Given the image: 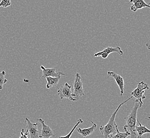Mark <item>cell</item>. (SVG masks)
Here are the masks:
<instances>
[{"mask_svg":"<svg viewBox=\"0 0 150 138\" xmlns=\"http://www.w3.org/2000/svg\"><path fill=\"white\" fill-rule=\"evenodd\" d=\"M143 104L142 99H136L134 106L130 114L124 118L126 124L124 127V130L125 131L130 133V138H137L135 127L137 120V111L143 105Z\"/></svg>","mask_w":150,"mask_h":138,"instance_id":"6da1fadb","label":"cell"},{"mask_svg":"<svg viewBox=\"0 0 150 138\" xmlns=\"http://www.w3.org/2000/svg\"><path fill=\"white\" fill-rule=\"evenodd\" d=\"M132 98H133V97L131 96L129 98H128L126 101H125L122 103L120 104L118 107L116 108L115 111H114V112L112 114L111 116L110 119L108 122V123L105 125H102L100 127L99 130H100L103 138H109V135L115 133L116 132V126L117 125V124H116L115 122L116 115H117L119 109L120 108V107Z\"/></svg>","mask_w":150,"mask_h":138,"instance_id":"7a4b0ae2","label":"cell"},{"mask_svg":"<svg viewBox=\"0 0 150 138\" xmlns=\"http://www.w3.org/2000/svg\"><path fill=\"white\" fill-rule=\"evenodd\" d=\"M58 95L61 99L66 98L70 101H76L78 100L72 93L71 87L68 83H65L63 86L61 87L58 90Z\"/></svg>","mask_w":150,"mask_h":138,"instance_id":"3957f363","label":"cell"},{"mask_svg":"<svg viewBox=\"0 0 150 138\" xmlns=\"http://www.w3.org/2000/svg\"><path fill=\"white\" fill-rule=\"evenodd\" d=\"M149 89L148 84L145 83L144 81H141L137 85V87L131 92V95L136 99H144L146 98L144 94L145 90Z\"/></svg>","mask_w":150,"mask_h":138,"instance_id":"277c9868","label":"cell"},{"mask_svg":"<svg viewBox=\"0 0 150 138\" xmlns=\"http://www.w3.org/2000/svg\"><path fill=\"white\" fill-rule=\"evenodd\" d=\"M72 93L78 99L79 96H83L84 95L82 79L81 75L78 73H77L75 75V80L74 82V91Z\"/></svg>","mask_w":150,"mask_h":138,"instance_id":"5b68a950","label":"cell"},{"mask_svg":"<svg viewBox=\"0 0 150 138\" xmlns=\"http://www.w3.org/2000/svg\"><path fill=\"white\" fill-rule=\"evenodd\" d=\"M112 53H117L120 55H122L124 54V52L119 46H117L115 47H107V48H105L103 50L94 54V57L101 56L102 58L106 59L109 56V54Z\"/></svg>","mask_w":150,"mask_h":138,"instance_id":"8992f818","label":"cell"},{"mask_svg":"<svg viewBox=\"0 0 150 138\" xmlns=\"http://www.w3.org/2000/svg\"><path fill=\"white\" fill-rule=\"evenodd\" d=\"M27 130L28 131L30 138H40V133L38 130V123H32L28 118H25Z\"/></svg>","mask_w":150,"mask_h":138,"instance_id":"52a82bcc","label":"cell"},{"mask_svg":"<svg viewBox=\"0 0 150 138\" xmlns=\"http://www.w3.org/2000/svg\"><path fill=\"white\" fill-rule=\"evenodd\" d=\"M42 124V129L40 133V138H50L51 137H55L53 130L51 128L45 123V121L42 118H38L37 120Z\"/></svg>","mask_w":150,"mask_h":138,"instance_id":"ba28073f","label":"cell"},{"mask_svg":"<svg viewBox=\"0 0 150 138\" xmlns=\"http://www.w3.org/2000/svg\"><path fill=\"white\" fill-rule=\"evenodd\" d=\"M108 77H111L114 79L116 84L118 86L120 91V96H122L124 92V80L120 75L117 74L116 73L112 71H108L107 72Z\"/></svg>","mask_w":150,"mask_h":138,"instance_id":"9c48e42d","label":"cell"},{"mask_svg":"<svg viewBox=\"0 0 150 138\" xmlns=\"http://www.w3.org/2000/svg\"><path fill=\"white\" fill-rule=\"evenodd\" d=\"M40 69L42 70L43 75L42 77L46 78V77H59L61 75H65L64 72H56L55 68H46L43 65L40 66Z\"/></svg>","mask_w":150,"mask_h":138,"instance_id":"30bf717a","label":"cell"},{"mask_svg":"<svg viewBox=\"0 0 150 138\" xmlns=\"http://www.w3.org/2000/svg\"><path fill=\"white\" fill-rule=\"evenodd\" d=\"M129 3L132 4L130 10L133 12H136L137 10L143 8H150V4H147L144 0H129Z\"/></svg>","mask_w":150,"mask_h":138,"instance_id":"8fae6325","label":"cell"},{"mask_svg":"<svg viewBox=\"0 0 150 138\" xmlns=\"http://www.w3.org/2000/svg\"><path fill=\"white\" fill-rule=\"evenodd\" d=\"M91 122L92 124V125L90 127L88 128H85V129H81V128H78L77 129V132L80 134L81 135H82L84 138H86L87 137L91 135L94 132V130L96 129V127H97V125L93 122L92 121H91Z\"/></svg>","mask_w":150,"mask_h":138,"instance_id":"7c38bea8","label":"cell"},{"mask_svg":"<svg viewBox=\"0 0 150 138\" xmlns=\"http://www.w3.org/2000/svg\"><path fill=\"white\" fill-rule=\"evenodd\" d=\"M137 122L139 124V126H137L136 125L135 127V131L136 133L137 134V138H141L142 137V135L145 133H148V134L150 133V130L147 129V127L144 125H142L138 120H137Z\"/></svg>","mask_w":150,"mask_h":138,"instance_id":"4fadbf2b","label":"cell"},{"mask_svg":"<svg viewBox=\"0 0 150 138\" xmlns=\"http://www.w3.org/2000/svg\"><path fill=\"white\" fill-rule=\"evenodd\" d=\"M61 77H46V79L47 81L46 84V88L49 89L52 87H54L58 85V83L60 80Z\"/></svg>","mask_w":150,"mask_h":138,"instance_id":"5bb4252c","label":"cell"},{"mask_svg":"<svg viewBox=\"0 0 150 138\" xmlns=\"http://www.w3.org/2000/svg\"><path fill=\"white\" fill-rule=\"evenodd\" d=\"M130 134L128 132H120L118 129V125L116 126V132L115 133L109 135V138H127L130 136Z\"/></svg>","mask_w":150,"mask_h":138,"instance_id":"9a60e30c","label":"cell"},{"mask_svg":"<svg viewBox=\"0 0 150 138\" xmlns=\"http://www.w3.org/2000/svg\"><path fill=\"white\" fill-rule=\"evenodd\" d=\"M83 123V120L81 118H79L78 121L76 122V123H75V125L73 127L72 129L70 131L69 133L68 134H67L66 135H64V136H60L59 138H70L72 133L74 132L75 129L77 127H78L79 124Z\"/></svg>","mask_w":150,"mask_h":138,"instance_id":"2e32d148","label":"cell"},{"mask_svg":"<svg viewBox=\"0 0 150 138\" xmlns=\"http://www.w3.org/2000/svg\"><path fill=\"white\" fill-rule=\"evenodd\" d=\"M6 72L5 71H2V72H0V90L3 89L4 84L8 82V80L6 79Z\"/></svg>","mask_w":150,"mask_h":138,"instance_id":"e0dca14e","label":"cell"},{"mask_svg":"<svg viewBox=\"0 0 150 138\" xmlns=\"http://www.w3.org/2000/svg\"><path fill=\"white\" fill-rule=\"evenodd\" d=\"M11 0H2L0 2V7L6 8L11 6Z\"/></svg>","mask_w":150,"mask_h":138,"instance_id":"ac0fdd59","label":"cell"},{"mask_svg":"<svg viewBox=\"0 0 150 138\" xmlns=\"http://www.w3.org/2000/svg\"><path fill=\"white\" fill-rule=\"evenodd\" d=\"M29 134L28 131L27 130L26 132H24V129H23L20 132V135L19 138H29L28 137V135Z\"/></svg>","mask_w":150,"mask_h":138,"instance_id":"d6986e66","label":"cell"},{"mask_svg":"<svg viewBox=\"0 0 150 138\" xmlns=\"http://www.w3.org/2000/svg\"><path fill=\"white\" fill-rule=\"evenodd\" d=\"M142 138V137H141V138ZM149 138V137H147V138Z\"/></svg>","mask_w":150,"mask_h":138,"instance_id":"ffe728a7","label":"cell"}]
</instances>
